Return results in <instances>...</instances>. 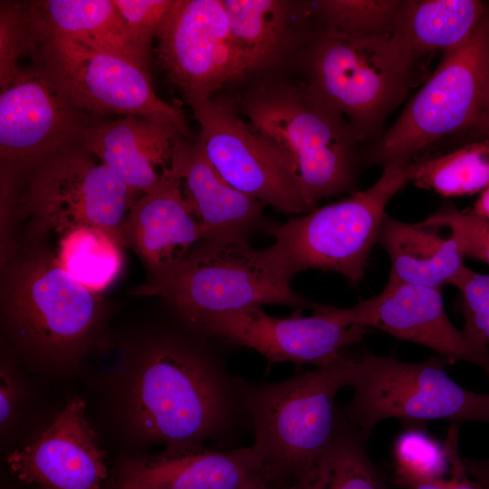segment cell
Instances as JSON below:
<instances>
[{"label":"cell","mask_w":489,"mask_h":489,"mask_svg":"<svg viewBox=\"0 0 489 489\" xmlns=\"http://www.w3.org/2000/svg\"><path fill=\"white\" fill-rule=\"evenodd\" d=\"M182 320V319H181ZM227 341L191 327L182 320L179 331L153 336L129 389L134 427L166 449L234 445L242 419H246L239 377L227 369Z\"/></svg>","instance_id":"6da1fadb"},{"label":"cell","mask_w":489,"mask_h":489,"mask_svg":"<svg viewBox=\"0 0 489 489\" xmlns=\"http://www.w3.org/2000/svg\"><path fill=\"white\" fill-rule=\"evenodd\" d=\"M352 358L342 355L287 379L257 384L239 377L252 445L270 483L285 487L313 472L330 450L339 411L337 393L349 387Z\"/></svg>","instance_id":"7a4b0ae2"},{"label":"cell","mask_w":489,"mask_h":489,"mask_svg":"<svg viewBox=\"0 0 489 489\" xmlns=\"http://www.w3.org/2000/svg\"><path fill=\"white\" fill-rule=\"evenodd\" d=\"M240 105L248 123L286 156L312 210L322 198L357 191L360 140L345 118L306 84L264 82Z\"/></svg>","instance_id":"3957f363"},{"label":"cell","mask_w":489,"mask_h":489,"mask_svg":"<svg viewBox=\"0 0 489 489\" xmlns=\"http://www.w3.org/2000/svg\"><path fill=\"white\" fill-rule=\"evenodd\" d=\"M0 297L5 326L17 344L54 361L82 353L105 313L101 292L81 284L38 244L4 261Z\"/></svg>","instance_id":"277c9868"},{"label":"cell","mask_w":489,"mask_h":489,"mask_svg":"<svg viewBox=\"0 0 489 489\" xmlns=\"http://www.w3.org/2000/svg\"><path fill=\"white\" fill-rule=\"evenodd\" d=\"M265 248L245 236H217L199 242L168 274L146 281L131 294L161 298L188 325L215 313L264 304L315 309L320 303L296 292Z\"/></svg>","instance_id":"5b68a950"},{"label":"cell","mask_w":489,"mask_h":489,"mask_svg":"<svg viewBox=\"0 0 489 489\" xmlns=\"http://www.w3.org/2000/svg\"><path fill=\"white\" fill-rule=\"evenodd\" d=\"M413 172L414 161H392L367 189L283 224L271 223L266 231L274 243L265 248L270 259L290 280L317 269L338 273L357 284L377 244L387 205L411 181Z\"/></svg>","instance_id":"8992f818"},{"label":"cell","mask_w":489,"mask_h":489,"mask_svg":"<svg viewBox=\"0 0 489 489\" xmlns=\"http://www.w3.org/2000/svg\"><path fill=\"white\" fill-rule=\"evenodd\" d=\"M414 62L389 35L320 27L305 50V84L363 140L379 129L407 95Z\"/></svg>","instance_id":"52a82bcc"},{"label":"cell","mask_w":489,"mask_h":489,"mask_svg":"<svg viewBox=\"0 0 489 489\" xmlns=\"http://www.w3.org/2000/svg\"><path fill=\"white\" fill-rule=\"evenodd\" d=\"M447 364L438 355L417 363L375 354L353 359V396L340 414L368 437L377 424L391 418L489 424V393L461 387L446 372Z\"/></svg>","instance_id":"ba28073f"},{"label":"cell","mask_w":489,"mask_h":489,"mask_svg":"<svg viewBox=\"0 0 489 489\" xmlns=\"http://www.w3.org/2000/svg\"><path fill=\"white\" fill-rule=\"evenodd\" d=\"M489 98V7L469 38L445 52L427 82L410 99L367 157L382 167L412 158L438 139L472 129Z\"/></svg>","instance_id":"9c48e42d"},{"label":"cell","mask_w":489,"mask_h":489,"mask_svg":"<svg viewBox=\"0 0 489 489\" xmlns=\"http://www.w3.org/2000/svg\"><path fill=\"white\" fill-rule=\"evenodd\" d=\"M26 178L14 207L29 219L36 239L91 226L109 232L120 244V226L140 197L80 149L49 158Z\"/></svg>","instance_id":"30bf717a"},{"label":"cell","mask_w":489,"mask_h":489,"mask_svg":"<svg viewBox=\"0 0 489 489\" xmlns=\"http://www.w3.org/2000/svg\"><path fill=\"white\" fill-rule=\"evenodd\" d=\"M35 43L33 61L92 118L135 116L173 125L188 135L183 111L156 94L149 71L135 62L63 37L35 38Z\"/></svg>","instance_id":"8fae6325"},{"label":"cell","mask_w":489,"mask_h":489,"mask_svg":"<svg viewBox=\"0 0 489 489\" xmlns=\"http://www.w3.org/2000/svg\"><path fill=\"white\" fill-rule=\"evenodd\" d=\"M95 120L72 104L43 65L23 68L0 95L1 192L15 194L21 177L54 156L80 149L84 130Z\"/></svg>","instance_id":"7c38bea8"},{"label":"cell","mask_w":489,"mask_h":489,"mask_svg":"<svg viewBox=\"0 0 489 489\" xmlns=\"http://www.w3.org/2000/svg\"><path fill=\"white\" fill-rule=\"evenodd\" d=\"M205 157L232 187L278 211L312 210L286 156L241 118L233 101L211 98L190 105Z\"/></svg>","instance_id":"4fadbf2b"},{"label":"cell","mask_w":489,"mask_h":489,"mask_svg":"<svg viewBox=\"0 0 489 489\" xmlns=\"http://www.w3.org/2000/svg\"><path fill=\"white\" fill-rule=\"evenodd\" d=\"M157 40L158 62L189 105L241 77L223 0H175Z\"/></svg>","instance_id":"5bb4252c"},{"label":"cell","mask_w":489,"mask_h":489,"mask_svg":"<svg viewBox=\"0 0 489 489\" xmlns=\"http://www.w3.org/2000/svg\"><path fill=\"white\" fill-rule=\"evenodd\" d=\"M313 311L342 326L375 328L425 346L448 364L472 363L489 378V349L473 342L454 326L446 312L441 288L386 283L379 293L352 307L320 304Z\"/></svg>","instance_id":"9a60e30c"},{"label":"cell","mask_w":489,"mask_h":489,"mask_svg":"<svg viewBox=\"0 0 489 489\" xmlns=\"http://www.w3.org/2000/svg\"><path fill=\"white\" fill-rule=\"evenodd\" d=\"M299 312L281 318L269 315L261 306H253L207 315L192 327L233 346L257 351L269 366L281 362L329 365L368 331L361 326H342L316 311L311 316Z\"/></svg>","instance_id":"2e32d148"},{"label":"cell","mask_w":489,"mask_h":489,"mask_svg":"<svg viewBox=\"0 0 489 489\" xmlns=\"http://www.w3.org/2000/svg\"><path fill=\"white\" fill-rule=\"evenodd\" d=\"M186 137L173 125L125 116L91 123L80 149L97 157L125 185L143 195L180 181L190 143Z\"/></svg>","instance_id":"e0dca14e"},{"label":"cell","mask_w":489,"mask_h":489,"mask_svg":"<svg viewBox=\"0 0 489 489\" xmlns=\"http://www.w3.org/2000/svg\"><path fill=\"white\" fill-rule=\"evenodd\" d=\"M106 452L86 417V404L74 397L32 443L10 453L11 473L39 489H103Z\"/></svg>","instance_id":"ac0fdd59"},{"label":"cell","mask_w":489,"mask_h":489,"mask_svg":"<svg viewBox=\"0 0 489 489\" xmlns=\"http://www.w3.org/2000/svg\"><path fill=\"white\" fill-rule=\"evenodd\" d=\"M274 486L253 446H206L127 459L117 489H258ZM276 487V486H274Z\"/></svg>","instance_id":"d6986e66"},{"label":"cell","mask_w":489,"mask_h":489,"mask_svg":"<svg viewBox=\"0 0 489 489\" xmlns=\"http://www.w3.org/2000/svg\"><path fill=\"white\" fill-rule=\"evenodd\" d=\"M205 234L188 206L180 181L135 202L120 229L122 246L130 248L154 281L175 270Z\"/></svg>","instance_id":"ffe728a7"},{"label":"cell","mask_w":489,"mask_h":489,"mask_svg":"<svg viewBox=\"0 0 489 489\" xmlns=\"http://www.w3.org/2000/svg\"><path fill=\"white\" fill-rule=\"evenodd\" d=\"M180 188L205 239L245 236L271 223L264 205L227 183L212 167L197 142L189 143L180 172Z\"/></svg>","instance_id":"44dd1931"},{"label":"cell","mask_w":489,"mask_h":489,"mask_svg":"<svg viewBox=\"0 0 489 489\" xmlns=\"http://www.w3.org/2000/svg\"><path fill=\"white\" fill-rule=\"evenodd\" d=\"M24 5L34 38H68L149 71L151 60L133 43L113 0H44Z\"/></svg>","instance_id":"7402d4cb"},{"label":"cell","mask_w":489,"mask_h":489,"mask_svg":"<svg viewBox=\"0 0 489 489\" xmlns=\"http://www.w3.org/2000/svg\"><path fill=\"white\" fill-rule=\"evenodd\" d=\"M377 244L387 252L390 270L387 283L433 288L453 284L466 266L455 241L436 228L408 223L385 215Z\"/></svg>","instance_id":"603a6c76"},{"label":"cell","mask_w":489,"mask_h":489,"mask_svg":"<svg viewBox=\"0 0 489 489\" xmlns=\"http://www.w3.org/2000/svg\"><path fill=\"white\" fill-rule=\"evenodd\" d=\"M487 12L478 0L401 1L389 34L413 60L432 52L453 50L475 30Z\"/></svg>","instance_id":"cb8c5ba5"},{"label":"cell","mask_w":489,"mask_h":489,"mask_svg":"<svg viewBox=\"0 0 489 489\" xmlns=\"http://www.w3.org/2000/svg\"><path fill=\"white\" fill-rule=\"evenodd\" d=\"M241 77L273 68L294 47L291 4L282 0H223Z\"/></svg>","instance_id":"d4e9b609"},{"label":"cell","mask_w":489,"mask_h":489,"mask_svg":"<svg viewBox=\"0 0 489 489\" xmlns=\"http://www.w3.org/2000/svg\"><path fill=\"white\" fill-rule=\"evenodd\" d=\"M121 247L109 232L82 226L62 235L56 257L60 265L81 284L101 292L120 273Z\"/></svg>","instance_id":"484cf974"},{"label":"cell","mask_w":489,"mask_h":489,"mask_svg":"<svg viewBox=\"0 0 489 489\" xmlns=\"http://www.w3.org/2000/svg\"><path fill=\"white\" fill-rule=\"evenodd\" d=\"M411 181L444 197L473 195L489 187V139L414 161Z\"/></svg>","instance_id":"4316f807"},{"label":"cell","mask_w":489,"mask_h":489,"mask_svg":"<svg viewBox=\"0 0 489 489\" xmlns=\"http://www.w3.org/2000/svg\"><path fill=\"white\" fill-rule=\"evenodd\" d=\"M459 424H451L441 445L425 430L410 427L397 437L393 446L395 484H408L445 478L451 471L452 451L458 445Z\"/></svg>","instance_id":"83f0119b"},{"label":"cell","mask_w":489,"mask_h":489,"mask_svg":"<svg viewBox=\"0 0 489 489\" xmlns=\"http://www.w3.org/2000/svg\"><path fill=\"white\" fill-rule=\"evenodd\" d=\"M368 439L339 411L327 455L330 476L326 489H387L384 479L368 454Z\"/></svg>","instance_id":"f1b7e54d"},{"label":"cell","mask_w":489,"mask_h":489,"mask_svg":"<svg viewBox=\"0 0 489 489\" xmlns=\"http://www.w3.org/2000/svg\"><path fill=\"white\" fill-rule=\"evenodd\" d=\"M399 0H321L307 4L320 27L355 34L389 35Z\"/></svg>","instance_id":"f546056e"},{"label":"cell","mask_w":489,"mask_h":489,"mask_svg":"<svg viewBox=\"0 0 489 489\" xmlns=\"http://www.w3.org/2000/svg\"><path fill=\"white\" fill-rule=\"evenodd\" d=\"M35 42L24 4H1L0 12V89H6L22 72L20 60L33 56Z\"/></svg>","instance_id":"4dcf8cb0"},{"label":"cell","mask_w":489,"mask_h":489,"mask_svg":"<svg viewBox=\"0 0 489 489\" xmlns=\"http://www.w3.org/2000/svg\"><path fill=\"white\" fill-rule=\"evenodd\" d=\"M419 223L428 227L447 229L465 258L489 265V218L446 204Z\"/></svg>","instance_id":"1f68e13d"},{"label":"cell","mask_w":489,"mask_h":489,"mask_svg":"<svg viewBox=\"0 0 489 489\" xmlns=\"http://www.w3.org/2000/svg\"><path fill=\"white\" fill-rule=\"evenodd\" d=\"M452 285L459 292L462 331L473 342L489 349V274L465 266Z\"/></svg>","instance_id":"d6a6232c"},{"label":"cell","mask_w":489,"mask_h":489,"mask_svg":"<svg viewBox=\"0 0 489 489\" xmlns=\"http://www.w3.org/2000/svg\"><path fill=\"white\" fill-rule=\"evenodd\" d=\"M136 47L151 60V43L175 0H113Z\"/></svg>","instance_id":"836d02e7"},{"label":"cell","mask_w":489,"mask_h":489,"mask_svg":"<svg viewBox=\"0 0 489 489\" xmlns=\"http://www.w3.org/2000/svg\"><path fill=\"white\" fill-rule=\"evenodd\" d=\"M449 478L408 484L404 489H485L466 473L463 459L459 456L458 447L452 452Z\"/></svg>","instance_id":"e575fe53"},{"label":"cell","mask_w":489,"mask_h":489,"mask_svg":"<svg viewBox=\"0 0 489 489\" xmlns=\"http://www.w3.org/2000/svg\"><path fill=\"white\" fill-rule=\"evenodd\" d=\"M15 401V385L6 370L2 368L0 373V421L2 426L12 416Z\"/></svg>","instance_id":"d590c367"},{"label":"cell","mask_w":489,"mask_h":489,"mask_svg":"<svg viewBox=\"0 0 489 489\" xmlns=\"http://www.w3.org/2000/svg\"><path fill=\"white\" fill-rule=\"evenodd\" d=\"M330 476L327 456L319 468L283 489H326Z\"/></svg>","instance_id":"8d00e7d4"},{"label":"cell","mask_w":489,"mask_h":489,"mask_svg":"<svg viewBox=\"0 0 489 489\" xmlns=\"http://www.w3.org/2000/svg\"><path fill=\"white\" fill-rule=\"evenodd\" d=\"M463 465L471 478L489 489V459H463Z\"/></svg>","instance_id":"74e56055"},{"label":"cell","mask_w":489,"mask_h":489,"mask_svg":"<svg viewBox=\"0 0 489 489\" xmlns=\"http://www.w3.org/2000/svg\"><path fill=\"white\" fill-rule=\"evenodd\" d=\"M471 129L483 139H489V98L485 102L479 118Z\"/></svg>","instance_id":"f35d334b"},{"label":"cell","mask_w":489,"mask_h":489,"mask_svg":"<svg viewBox=\"0 0 489 489\" xmlns=\"http://www.w3.org/2000/svg\"><path fill=\"white\" fill-rule=\"evenodd\" d=\"M471 211L477 216L489 218V187L482 191Z\"/></svg>","instance_id":"ab89813d"},{"label":"cell","mask_w":489,"mask_h":489,"mask_svg":"<svg viewBox=\"0 0 489 489\" xmlns=\"http://www.w3.org/2000/svg\"><path fill=\"white\" fill-rule=\"evenodd\" d=\"M258 489H278V488L274 486H266V487L258 488Z\"/></svg>","instance_id":"60d3db41"},{"label":"cell","mask_w":489,"mask_h":489,"mask_svg":"<svg viewBox=\"0 0 489 489\" xmlns=\"http://www.w3.org/2000/svg\"><path fill=\"white\" fill-rule=\"evenodd\" d=\"M488 5V7H489V5Z\"/></svg>","instance_id":"b9f144b4"}]
</instances>
